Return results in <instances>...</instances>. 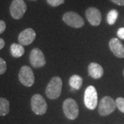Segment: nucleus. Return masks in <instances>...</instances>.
Wrapping results in <instances>:
<instances>
[{"instance_id": "f257e3e1", "label": "nucleus", "mask_w": 124, "mask_h": 124, "mask_svg": "<svg viewBox=\"0 0 124 124\" xmlns=\"http://www.w3.org/2000/svg\"><path fill=\"white\" fill-rule=\"evenodd\" d=\"M62 81L59 77H54L46 88V94L50 99H57L62 93Z\"/></svg>"}, {"instance_id": "f03ea898", "label": "nucleus", "mask_w": 124, "mask_h": 124, "mask_svg": "<svg viewBox=\"0 0 124 124\" xmlns=\"http://www.w3.org/2000/svg\"><path fill=\"white\" fill-rule=\"evenodd\" d=\"M63 110L68 119L75 120L79 115V106L75 100L68 98L63 103Z\"/></svg>"}, {"instance_id": "7ed1b4c3", "label": "nucleus", "mask_w": 124, "mask_h": 124, "mask_svg": "<svg viewBox=\"0 0 124 124\" xmlns=\"http://www.w3.org/2000/svg\"><path fill=\"white\" fill-rule=\"evenodd\" d=\"M31 108L37 115H43L47 111V103L41 94H36L31 98Z\"/></svg>"}, {"instance_id": "20e7f679", "label": "nucleus", "mask_w": 124, "mask_h": 124, "mask_svg": "<svg viewBox=\"0 0 124 124\" xmlns=\"http://www.w3.org/2000/svg\"><path fill=\"white\" fill-rule=\"evenodd\" d=\"M116 102L110 97H104L101 99L99 104V113L101 116H108L115 110Z\"/></svg>"}, {"instance_id": "39448f33", "label": "nucleus", "mask_w": 124, "mask_h": 124, "mask_svg": "<svg viewBox=\"0 0 124 124\" xmlns=\"http://www.w3.org/2000/svg\"><path fill=\"white\" fill-rule=\"evenodd\" d=\"M84 103L87 108L94 110L98 104V96L96 88L93 85L87 87L84 93Z\"/></svg>"}, {"instance_id": "423d86ee", "label": "nucleus", "mask_w": 124, "mask_h": 124, "mask_svg": "<svg viewBox=\"0 0 124 124\" xmlns=\"http://www.w3.org/2000/svg\"><path fill=\"white\" fill-rule=\"evenodd\" d=\"M27 10V6L23 0H13L10 6V13L15 19L23 17Z\"/></svg>"}, {"instance_id": "0eeeda50", "label": "nucleus", "mask_w": 124, "mask_h": 124, "mask_svg": "<svg viewBox=\"0 0 124 124\" xmlns=\"http://www.w3.org/2000/svg\"><path fill=\"white\" fill-rule=\"evenodd\" d=\"M19 79L24 86H32L35 83V75L32 70L27 66L22 67L19 72Z\"/></svg>"}, {"instance_id": "6e6552de", "label": "nucleus", "mask_w": 124, "mask_h": 124, "mask_svg": "<svg viewBox=\"0 0 124 124\" xmlns=\"http://www.w3.org/2000/svg\"><path fill=\"white\" fill-rule=\"evenodd\" d=\"M63 22L69 26L79 28L84 26V21L79 14L75 12H67L63 16Z\"/></svg>"}, {"instance_id": "1a4fd4ad", "label": "nucleus", "mask_w": 124, "mask_h": 124, "mask_svg": "<svg viewBox=\"0 0 124 124\" xmlns=\"http://www.w3.org/2000/svg\"><path fill=\"white\" fill-rule=\"evenodd\" d=\"M29 60L31 65L35 68H41L46 64L44 54L39 48H34L31 50Z\"/></svg>"}, {"instance_id": "9d476101", "label": "nucleus", "mask_w": 124, "mask_h": 124, "mask_svg": "<svg viewBox=\"0 0 124 124\" xmlns=\"http://www.w3.org/2000/svg\"><path fill=\"white\" fill-rule=\"evenodd\" d=\"M85 17L88 22L94 26H97L101 22V12L96 8L90 7L85 11Z\"/></svg>"}, {"instance_id": "9b49d317", "label": "nucleus", "mask_w": 124, "mask_h": 124, "mask_svg": "<svg viewBox=\"0 0 124 124\" xmlns=\"http://www.w3.org/2000/svg\"><path fill=\"white\" fill-rule=\"evenodd\" d=\"M36 32L32 28H26L20 32L18 36V41L22 46H28L31 44L35 39Z\"/></svg>"}, {"instance_id": "f8f14e48", "label": "nucleus", "mask_w": 124, "mask_h": 124, "mask_svg": "<svg viewBox=\"0 0 124 124\" xmlns=\"http://www.w3.org/2000/svg\"><path fill=\"white\" fill-rule=\"evenodd\" d=\"M109 47L116 57L124 58V46L119 39L112 38L109 42Z\"/></svg>"}, {"instance_id": "ddd939ff", "label": "nucleus", "mask_w": 124, "mask_h": 124, "mask_svg": "<svg viewBox=\"0 0 124 124\" xmlns=\"http://www.w3.org/2000/svg\"><path fill=\"white\" fill-rule=\"evenodd\" d=\"M88 73L93 79H100L103 75V68L97 63H90L88 66Z\"/></svg>"}, {"instance_id": "4468645a", "label": "nucleus", "mask_w": 124, "mask_h": 124, "mask_svg": "<svg viewBox=\"0 0 124 124\" xmlns=\"http://www.w3.org/2000/svg\"><path fill=\"white\" fill-rule=\"evenodd\" d=\"M24 52H25L24 48L22 45H21L20 44L14 43L10 46V53L13 57H21L24 54Z\"/></svg>"}, {"instance_id": "2eb2a0df", "label": "nucleus", "mask_w": 124, "mask_h": 124, "mask_svg": "<svg viewBox=\"0 0 124 124\" xmlns=\"http://www.w3.org/2000/svg\"><path fill=\"white\" fill-rule=\"evenodd\" d=\"M83 84V79L81 77L77 75H74L69 79V84L72 88L79 90Z\"/></svg>"}, {"instance_id": "dca6fc26", "label": "nucleus", "mask_w": 124, "mask_h": 124, "mask_svg": "<svg viewBox=\"0 0 124 124\" xmlns=\"http://www.w3.org/2000/svg\"><path fill=\"white\" fill-rule=\"evenodd\" d=\"M10 111V103L5 98L0 97V116H6Z\"/></svg>"}, {"instance_id": "f3484780", "label": "nucleus", "mask_w": 124, "mask_h": 124, "mask_svg": "<svg viewBox=\"0 0 124 124\" xmlns=\"http://www.w3.org/2000/svg\"><path fill=\"white\" fill-rule=\"evenodd\" d=\"M118 18V12L116 10H111L107 15V22L110 25H113Z\"/></svg>"}, {"instance_id": "a211bd4d", "label": "nucleus", "mask_w": 124, "mask_h": 124, "mask_svg": "<svg viewBox=\"0 0 124 124\" xmlns=\"http://www.w3.org/2000/svg\"><path fill=\"white\" fill-rule=\"evenodd\" d=\"M116 105L121 112L124 113V98L119 97L116 99Z\"/></svg>"}, {"instance_id": "6ab92c4d", "label": "nucleus", "mask_w": 124, "mask_h": 124, "mask_svg": "<svg viewBox=\"0 0 124 124\" xmlns=\"http://www.w3.org/2000/svg\"><path fill=\"white\" fill-rule=\"evenodd\" d=\"M65 0H47V2L49 5L53 7H57L63 4Z\"/></svg>"}, {"instance_id": "aec40b11", "label": "nucleus", "mask_w": 124, "mask_h": 124, "mask_svg": "<svg viewBox=\"0 0 124 124\" xmlns=\"http://www.w3.org/2000/svg\"><path fill=\"white\" fill-rule=\"evenodd\" d=\"M6 69H7L6 62L2 58L0 57V75L4 74L6 71Z\"/></svg>"}, {"instance_id": "412c9836", "label": "nucleus", "mask_w": 124, "mask_h": 124, "mask_svg": "<svg viewBox=\"0 0 124 124\" xmlns=\"http://www.w3.org/2000/svg\"><path fill=\"white\" fill-rule=\"evenodd\" d=\"M117 36L121 39H124V28H120L117 31Z\"/></svg>"}, {"instance_id": "4be33fe9", "label": "nucleus", "mask_w": 124, "mask_h": 124, "mask_svg": "<svg viewBox=\"0 0 124 124\" xmlns=\"http://www.w3.org/2000/svg\"><path fill=\"white\" fill-rule=\"evenodd\" d=\"M6 23L3 20H0V34H2L6 31Z\"/></svg>"}, {"instance_id": "5701e85b", "label": "nucleus", "mask_w": 124, "mask_h": 124, "mask_svg": "<svg viewBox=\"0 0 124 124\" xmlns=\"http://www.w3.org/2000/svg\"><path fill=\"white\" fill-rule=\"evenodd\" d=\"M110 1L119 6H124V0H110Z\"/></svg>"}, {"instance_id": "b1692460", "label": "nucleus", "mask_w": 124, "mask_h": 124, "mask_svg": "<svg viewBox=\"0 0 124 124\" xmlns=\"http://www.w3.org/2000/svg\"><path fill=\"white\" fill-rule=\"evenodd\" d=\"M5 46V41L2 38H0V50L3 48Z\"/></svg>"}, {"instance_id": "393cba45", "label": "nucleus", "mask_w": 124, "mask_h": 124, "mask_svg": "<svg viewBox=\"0 0 124 124\" xmlns=\"http://www.w3.org/2000/svg\"></svg>"}, {"instance_id": "a878e982", "label": "nucleus", "mask_w": 124, "mask_h": 124, "mask_svg": "<svg viewBox=\"0 0 124 124\" xmlns=\"http://www.w3.org/2000/svg\"><path fill=\"white\" fill-rule=\"evenodd\" d=\"M33 1H35V0H33Z\"/></svg>"}]
</instances>
